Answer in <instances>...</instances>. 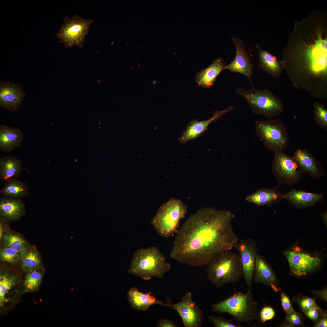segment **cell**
<instances>
[{
  "mask_svg": "<svg viewBox=\"0 0 327 327\" xmlns=\"http://www.w3.org/2000/svg\"><path fill=\"white\" fill-rule=\"evenodd\" d=\"M229 210L203 208L191 215L179 228L170 257L193 266L207 265L214 256L236 248L239 241Z\"/></svg>",
  "mask_w": 327,
  "mask_h": 327,
  "instance_id": "6da1fadb",
  "label": "cell"
},
{
  "mask_svg": "<svg viewBox=\"0 0 327 327\" xmlns=\"http://www.w3.org/2000/svg\"><path fill=\"white\" fill-rule=\"evenodd\" d=\"M206 266L208 280L217 287H221L229 283H236L243 276L239 255L230 250L216 255Z\"/></svg>",
  "mask_w": 327,
  "mask_h": 327,
  "instance_id": "7a4b0ae2",
  "label": "cell"
},
{
  "mask_svg": "<svg viewBox=\"0 0 327 327\" xmlns=\"http://www.w3.org/2000/svg\"><path fill=\"white\" fill-rule=\"evenodd\" d=\"M171 268L158 248L152 246L140 249L135 252L128 272L148 280L152 276L163 279Z\"/></svg>",
  "mask_w": 327,
  "mask_h": 327,
  "instance_id": "3957f363",
  "label": "cell"
},
{
  "mask_svg": "<svg viewBox=\"0 0 327 327\" xmlns=\"http://www.w3.org/2000/svg\"><path fill=\"white\" fill-rule=\"evenodd\" d=\"M259 302L255 300L251 291L238 292L220 302L211 305L214 312L229 314L237 322L250 325L259 316Z\"/></svg>",
  "mask_w": 327,
  "mask_h": 327,
  "instance_id": "277c9868",
  "label": "cell"
},
{
  "mask_svg": "<svg viewBox=\"0 0 327 327\" xmlns=\"http://www.w3.org/2000/svg\"><path fill=\"white\" fill-rule=\"evenodd\" d=\"M252 87L250 89L238 87L236 91L247 102L255 114L271 119L283 112V104L275 94L267 89Z\"/></svg>",
  "mask_w": 327,
  "mask_h": 327,
  "instance_id": "5b68a950",
  "label": "cell"
},
{
  "mask_svg": "<svg viewBox=\"0 0 327 327\" xmlns=\"http://www.w3.org/2000/svg\"><path fill=\"white\" fill-rule=\"evenodd\" d=\"M187 212V206L180 199L171 198L159 207L151 224L160 236L168 238L177 232L180 220Z\"/></svg>",
  "mask_w": 327,
  "mask_h": 327,
  "instance_id": "8992f818",
  "label": "cell"
},
{
  "mask_svg": "<svg viewBox=\"0 0 327 327\" xmlns=\"http://www.w3.org/2000/svg\"><path fill=\"white\" fill-rule=\"evenodd\" d=\"M284 253L289 263L290 274L298 278L318 272L323 267L326 257L321 252L306 251L297 245L285 250Z\"/></svg>",
  "mask_w": 327,
  "mask_h": 327,
  "instance_id": "52a82bcc",
  "label": "cell"
},
{
  "mask_svg": "<svg viewBox=\"0 0 327 327\" xmlns=\"http://www.w3.org/2000/svg\"><path fill=\"white\" fill-rule=\"evenodd\" d=\"M257 136L268 149L274 153L287 148V129L277 118L257 121L255 125Z\"/></svg>",
  "mask_w": 327,
  "mask_h": 327,
  "instance_id": "ba28073f",
  "label": "cell"
},
{
  "mask_svg": "<svg viewBox=\"0 0 327 327\" xmlns=\"http://www.w3.org/2000/svg\"><path fill=\"white\" fill-rule=\"evenodd\" d=\"M56 37L64 43L66 47L77 45L83 47L85 36L88 32L93 20H85L75 15L71 18L67 16Z\"/></svg>",
  "mask_w": 327,
  "mask_h": 327,
  "instance_id": "9c48e42d",
  "label": "cell"
},
{
  "mask_svg": "<svg viewBox=\"0 0 327 327\" xmlns=\"http://www.w3.org/2000/svg\"><path fill=\"white\" fill-rule=\"evenodd\" d=\"M272 168L279 186L292 185L299 181L302 173L296 162L293 156L286 154L283 151L274 153Z\"/></svg>",
  "mask_w": 327,
  "mask_h": 327,
  "instance_id": "30bf717a",
  "label": "cell"
},
{
  "mask_svg": "<svg viewBox=\"0 0 327 327\" xmlns=\"http://www.w3.org/2000/svg\"><path fill=\"white\" fill-rule=\"evenodd\" d=\"M166 306L176 311L185 327H200L203 320V312L193 300L192 294L186 293L178 302H169Z\"/></svg>",
  "mask_w": 327,
  "mask_h": 327,
  "instance_id": "8fae6325",
  "label": "cell"
},
{
  "mask_svg": "<svg viewBox=\"0 0 327 327\" xmlns=\"http://www.w3.org/2000/svg\"><path fill=\"white\" fill-rule=\"evenodd\" d=\"M239 253L243 268V277L248 288L251 291L257 247L251 238L239 240L236 247Z\"/></svg>",
  "mask_w": 327,
  "mask_h": 327,
  "instance_id": "7c38bea8",
  "label": "cell"
},
{
  "mask_svg": "<svg viewBox=\"0 0 327 327\" xmlns=\"http://www.w3.org/2000/svg\"><path fill=\"white\" fill-rule=\"evenodd\" d=\"M232 39L236 49V54L234 60L230 64L226 65L224 70H227L232 73H239L244 75L248 79L252 86L251 77L253 74L254 66L251 62L248 54L245 49V46L239 38L233 37Z\"/></svg>",
  "mask_w": 327,
  "mask_h": 327,
  "instance_id": "4fadbf2b",
  "label": "cell"
},
{
  "mask_svg": "<svg viewBox=\"0 0 327 327\" xmlns=\"http://www.w3.org/2000/svg\"><path fill=\"white\" fill-rule=\"evenodd\" d=\"M234 108L233 106H230L223 110L215 111L213 116L205 121H198L196 119L192 120L187 125L186 129L178 138V141L181 143L185 144L189 141L197 138L207 130L208 127L211 123L221 118L227 113L232 111Z\"/></svg>",
  "mask_w": 327,
  "mask_h": 327,
  "instance_id": "5bb4252c",
  "label": "cell"
},
{
  "mask_svg": "<svg viewBox=\"0 0 327 327\" xmlns=\"http://www.w3.org/2000/svg\"><path fill=\"white\" fill-rule=\"evenodd\" d=\"M24 97V92L18 85L8 81L1 82V107L5 108L8 111L14 112L21 104Z\"/></svg>",
  "mask_w": 327,
  "mask_h": 327,
  "instance_id": "9a60e30c",
  "label": "cell"
},
{
  "mask_svg": "<svg viewBox=\"0 0 327 327\" xmlns=\"http://www.w3.org/2000/svg\"><path fill=\"white\" fill-rule=\"evenodd\" d=\"M302 173L317 178L325 176L322 164L307 150L297 149L293 156Z\"/></svg>",
  "mask_w": 327,
  "mask_h": 327,
  "instance_id": "2e32d148",
  "label": "cell"
},
{
  "mask_svg": "<svg viewBox=\"0 0 327 327\" xmlns=\"http://www.w3.org/2000/svg\"><path fill=\"white\" fill-rule=\"evenodd\" d=\"M253 280L256 283L270 286L276 292L279 290V280L275 272L264 258L258 253L256 256Z\"/></svg>",
  "mask_w": 327,
  "mask_h": 327,
  "instance_id": "e0dca14e",
  "label": "cell"
},
{
  "mask_svg": "<svg viewBox=\"0 0 327 327\" xmlns=\"http://www.w3.org/2000/svg\"><path fill=\"white\" fill-rule=\"evenodd\" d=\"M283 199L294 207L300 209L311 207L323 202L322 193H315L304 190H298L292 187L288 192L283 194Z\"/></svg>",
  "mask_w": 327,
  "mask_h": 327,
  "instance_id": "ac0fdd59",
  "label": "cell"
},
{
  "mask_svg": "<svg viewBox=\"0 0 327 327\" xmlns=\"http://www.w3.org/2000/svg\"><path fill=\"white\" fill-rule=\"evenodd\" d=\"M278 185L270 188H262L245 197V200L257 206H271L283 199V194Z\"/></svg>",
  "mask_w": 327,
  "mask_h": 327,
  "instance_id": "d6986e66",
  "label": "cell"
},
{
  "mask_svg": "<svg viewBox=\"0 0 327 327\" xmlns=\"http://www.w3.org/2000/svg\"><path fill=\"white\" fill-rule=\"evenodd\" d=\"M23 141V134L19 128L0 125V150L9 152L19 147Z\"/></svg>",
  "mask_w": 327,
  "mask_h": 327,
  "instance_id": "ffe728a7",
  "label": "cell"
},
{
  "mask_svg": "<svg viewBox=\"0 0 327 327\" xmlns=\"http://www.w3.org/2000/svg\"><path fill=\"white\" fill-rule=\"evenodd\" d=\"M25 212V204L20 198L5 196L0 197V217L8 221H14L20 218Z\"/></svg>",
  "mask_w": 327,
  "mask_h": 327,
  "instance_id": "44dd1931",
  "label": "cell"
},
{
  "mask_svg": "<svg viewBox=\"0 0 327 327\" xmlns=\"http://www.w3.org/2000/svg\"><path fill=\"white\" fill-rule=\"evenodd\" d=\"M17 275L8 270H1L0 274V306L1 308L6 306L12 301L13 294L18 282Z\"/></svg>",
  "mask_w": 327,
  "mask_h": 327,
  "instance_id": "7402d4cb",
  "label": "cell"
},
{
  "mask_svg": "<svg viewBox=\"0 0 327 327\" xmlns=\"http://www.w3.org/2000/svg\"><path fill=\"white\" fill-rule=\"evenodd\" d=\"M226 65L222 59L218 58L215 59L210 66L197 74V84L205 88H210L213 86L220 73L224 70Z\"/></svg>",
  "mask_w": 327,
  "mask_h": 327,
  "instance_id": "603a6c76",
  "label": "cell"
},
{
  "mask_svg": "<svg viewBox=\"0 0 327 327\" xmlns=\"http://www.w3.org/2000/svg\"><path fill=\"white\" fill-rule=\"evenodd\" d=\"M127 299L133 308L142 311H147L151 306L154 305H165V303L157 300L151 292L142 293L136 287L131 288L128 290Z\"/></svg>",
  "mask_w": 327,
  "mask_h": 327,
  "instance_id": "cb8c5ba5",
  "label": "cell"
},
{
  "mask_svg": "<svg viewBox=\"0 0 327 327\" xmlns=\"http://www.w3.org/2000/svg\"><path fill=\"white\" fill-rule=\"evenodd\" d=\"M259 66L265 72L271 76L277 78L282 72L283 62H281L272 54L262 49L258 45Z\"/></svg>",
  "mask_w": 327,
  "mask_h": 327,
  "instance_id": "d4e9b609",
  "label": "cell"
},
{
  "mask_svg": "<svg viewBox=\"0 0 327 327\" xmlns=\"http://www.w3.org/2000/svg\"><path fill=\"white\" fill-rule=\"evenodd\" d=\"M22 170L21 160L10 156L0 158V179L6 182L15 179L21 174Z\"/></svg>",
  "mask_w": 327,
  "mask_h": 327,
  "instance_id": "484cf974",
  "label": "cell"
},
{
  "mask_svg": "<svg viewBox=\"0 0 327 327\" xmlns=\"http://www.w3.org/2000/svg\"><path fill=\"white\" fill-rule=\"evenodd\" d=\"M20 260L23 269L27 272L42 268L41 257L35 246H30L21 253Z\"/></svg>",
  "mask_w": 327,
  "mask_h": 327,
  "instance_id": "4316f807",
  "label": "cell"
},
{
  "mask_svg": "<svg viewBox=\"0 0 327 327\" xmlns=\"http://www.w3.org/2000/svg\"><path fill=\"white\" fill-rule=\"evenodd\" d=\"M28 191L25 183L15 179L6 182L0 193L4 196L21 199L28 196Z\"/></svg>",
  "mask_w": 327,
  "mask_h": 327,
  "instance_id": "83f0119b",
  "label": "cell"
},
{
  "mask_svg": "<svg viewBox=\"0 0 327 327\" xmlns=\"http://www.w3.org/2000/svg\"><path fill=\"white\" fill-rule=\"evenodd\" d=\"M1 241L2 246L9 247L20 253L30 246L22 236L9 230L5 232Z\"/></svg>",
  "mask_w": 327,
  "mask_h": 327,
  "instance_id": "f1b7e54d",
  "label": "cell"
},
{
  "mask_svg": "<svg viewBox=\"0 0 327 327\" xmlns=\"http://www.w3.org/2000/svg\"><path fill=\"white\" fill-rule=\"evenodd\" d=\"M43 272L42 268L27 272L24 282L23 292H32L37 289L41 282Z\"/></svg>",
  "mask_w": 327,
  "mask_h": 327,
  "instance_id": "f546056e",
  "label": "cell"
},
{
  "mask_svg": "<svg viewBox=\"0 0 327 327\" xmlns=\"http://www.w3.org/2000/svg\"><path fill=\"white\" fill-rule=\"evenodd\" d=\"M314 120L321 128L327 131V110L321 104L315 102L313 107Z\"/></svg>",
  "mask_w": 327,
  "mask_h": 327,
  "instance_id": "4dcf8cb0",
  "label": "cell"
},
{
  "mask_svg": "<svg viewBox=\"0 0 327 327\" xmlns=\"http://www.w3.org/2000/svg\"><path fill=\"white\" fill-rule=\"evenodd\" d=\"M2 247L0 252L1 261L11 264L18 263L20 260V253L9 247Z\"/></svg>",
  "mask_w": 327,
  "mask_h": 327,
  "instance_id": "1f68e13d",
  "label": "cell"
},
{
  "mask_svg": "<svg viewBox=\"0 0 327 327\" xmlns=\"http://www.w3.org/2000/svg\"><path fill=\"white\" fill-rule=\"evenodd\" d=\"M293 301L296 302L302 312L315 306H317L315 298H311L299 294L294 297Z\"/></svg>",
  "mask_w": 327,
  "mask_h": 327,
  "instance_id": "d6a6232c",
  "label": "cell"
},
{
  "mask_svg": "<svg viewBox=\"0 0 327 327\" xmlns=\"http://www.w3.org/2000/svg\"><path fill=\"white\" fill-rule=\"evenodd\" d=\"M210 323L215 327H243V326L236 324L223 317L210 315L208 316Z\"/></svg>",
  "mask_w": 327,
  "mask_h": 327,
  "instance_id": "836d02e7",
  "label": "cell"
},
{
  "mask_svg": "<svg viewBox=\"0 0 327 327\" xmlns=\"http://www.w3.org/2000/svg\"><path fill=\"white\" fill-rule=\"evenodd\" d=\"M305 318L301 313L294 310L292 312L286 313L285 320L292 327L304 326Z\"/></svg>",
  "mask_w": 327,
  "mask_h": 327,
  "instance_id": "e575fe53",
  "label": "cell"
},
{
  "mask_svg": "<svg viewBox=\"0 0 327 327\" xmlns=\"http://www.w3.org/2000/svg\"><path fill=\"white\" fill-rule=\"evenodd\" d=\"M304 314L315 323L322 315L327 314V312L318 305L312 307L303 312Z\"/></svg>",
  "mask_w": 327,
  "mask_h": 327,
  "instance_id": "d590c367",
  "label": "cell"
},
{
  "mask_svg": "<svg viewBox=\"0 0 327 327\" xmlns=\"http://www.w3.org/2000/svg\"><path fill=\"white\" fill-rule=\"evenodd\" d=\"M259 315L261 321L264 323L273 318L275 315V312L272 307L266 306L261 309Z\"/></svg>",
  "mask_w": 327,
  "mask_h": 327,
  "instance_id": "8d00e7d4",
  "label": "cell"
},
{
  "mask_svg": "<svg viewBox=\"0 0 327 327\" xmlns=\"http://www.w3.org/2000/svg\"><path fill=\"white\" fill-rule=\"evenodd\" d=\"M281 301L282 307L286 313L291 312L294 310L289 297L283 291L281 293Z\"/></svg>",
  "mask_w": 327,
  "mask_h": 327,
  "instance_id": "74e56055",
  "label": "cell"
},
{
  "mask_svg": "<svg viewBox=\"0 0 327 327\" xmlns=\"http://www.w3.org/2000/svg\"><path fill=\"white\" fill-rule=\"evenodd\" d=\"M311 292L315 297L321 301L326 302L327 301V287L323 288L321 290H311Z\"/></svg>",
  "mask_w": 327,
  "mask_h": 327,
  "instance_id": "f35d334b",
  "label": "cell"
},
{
  "mask_svg": "<svg viewBox=\"0 0 327 327\" xmlns=\"http://www.w3.org/2000/svg\"><path fill=\"white\" fill-rule=\"evenodd\" d=\"M157 326L159 327H177V325L170 319L166 318L161 319L158 321Z\"/></svg>",
  "mask_w": 327,
  "mask_h": 327,
  "instance_id": "ab89813d",
  "label": "cell"
},
{
  "mask_svg": "<svg viewBox=\"0 0 327 327\" xmlns=\"http://www.w3.org/2000/svg\"><path fill=\"white\" fill-rule=\"evenodd\" d=\"M315 327H326L327 326V314L322 315L315 323Z\"/></svg>",
  "mask_w": 327,
  "mask_h": 327,
  "instance_id": "60d3db41",
  "label": "cell"
},
{
  "mask_svg": "<svg viewBox=\"0 0 327 327\" xmlns=\"http://www.w3.org/2000/svg\"><path fill=\"white\" fill-rule=\"evenodd\" d=\"M0 239L1 241L5 232L6 231L5 230V228L7 225L8 221L2 217H0Z\"/></svg>",
  "mask_w": 327,
  "mask_h": 327,
  "instance_id": "b9f144b4",
  "label": "cell"
},
{
  "mask_svg": "<svg viewBox=\"0 0 327 327\" xmlns=\"http://www.w3.org/2000/svg\"><path fill=\"white\" fill-rule=\"evenodd\" d=\"M280 327H292L291 325H290L287 322H285V321L284 322H283L282 323H281Z\"/></svg>",
  "mask_w": 327,
  "mask_h": 327,
  "instance_id": "7bdbcfd3",
  "label": "cell"
},
{
  "mask_svg": "<svg viewBox=\"0 0 327 327\" xmlns=\"http://www.w3.org/2000/svg\"><path fill=\"white\" fill-rule=\"evenodd\" d=\"M322 216L324 222L326 225V224L327 223V212H325L324 213H323Z\"/></svg>",
  "mask_w": 327,
  "mask_h": 327,
  "instance_id": "ee69618b",
  "label": "cell"
}]
</instances>
